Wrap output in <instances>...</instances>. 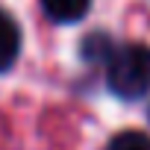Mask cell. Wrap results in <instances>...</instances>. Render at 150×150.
<instances>
[{"label":"cell","instance_id":"obj_1","mask_svg":"<svg viewBox=\"0 0 150 150\" xmlns=\"http://www.w3.org/2000/svg\"><path fill=\"white\" fill-rule=\"evenodd\" d=\"M106 83L121 100L144 97L150 91V47L138 41L115 47L106 59Z\"/></svg>","mask_w":150,"mask_h":150},{"label":"cell","instance_id":"obj_2","mask_svg":"<svg viewBox=\"0 0 150 150\" xmlns=\"http://www.w3.org/2000/svg\"><path fill=\"white\" fill-rule=\"evenodd\" d=\"M18 53H21V30L6 12H0V74L15 65Z\"/></svg>","mask_w":150,"mask_h":150},{"label":"cell","instance_id":"obj_3","mask_svg":"<svg viewBox=\"0 0 150 150\" xmlns=\"http://www.w3.org/2000/svg\"><path fill=\"white\" fill-rule=\"evenodd\" d=\"M91 0H41V9L56 24H77L86 18Z\"/></svg>","mask_w":150,"mask_h":150},{"label":"cell","instance_id":"obj_4","mask_svg":"<svg viewBox=\"0 0 150 150\" xmlns=\"http://www.w3.org/2000/svg\"><path fill=\"white\" fill-rule=\"evenodd\" d=\"M112 41H109V35L106 33H91L86 41H83V56L88 59V62H106L109 56H112Z\"/></svg>","mask_w":150,"mask_h":150},{"label":"cell","instance_id":"obj_5","mask_svg":"<svg viewBox=\"0 0 150 150\" xmlns=\"http://www.w3.org/2000/svg\"><path fill=\"white\" fill-rule=\"evenodd\" d=\"M106 150H150V135L141 129H124L109 141Z\"/></svg>","mask_w":150,"mask_h":150}]
</instances>
